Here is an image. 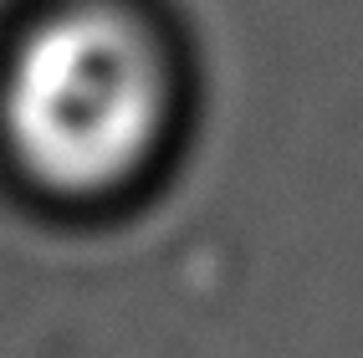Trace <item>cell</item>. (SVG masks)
I'll return each instance as SVG.
<instances>
[{"label":"cell","mask_w":363,"mask_h":358,"mask_svg":"<svg viewBox=\"0 0 363 358\" xmlns=\"http://www.w3.org/2000/svg\"><path fill=\"white\" fill-rule=\"evenodd\" d=\"M169 77L154 41L103 6L62 11L26 36L6 77V133L52 189L123 184L164 128Z\"/></svg>","instance_id":"1"}]
</instances>
